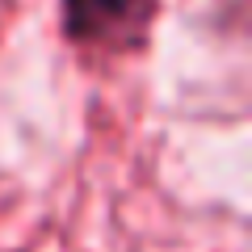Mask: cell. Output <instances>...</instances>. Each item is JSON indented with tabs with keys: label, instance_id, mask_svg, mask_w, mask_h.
<instances>
[{
	"label": "cell",
	"instance_id": "1",
	"mask_svg": "<svg viewBox=\"0 0 252 252\" xmlns=\"http://www.w3.org/2000/svg\"><path fill=\"white\" fill-rule=\"evenodd\" d=\"M164 0H59V34L80 59H139Z\"/></svg>",
	"mask_w": 252,
	"mask_h": 252
}]
</instances>
